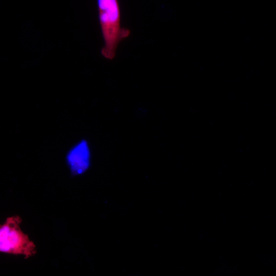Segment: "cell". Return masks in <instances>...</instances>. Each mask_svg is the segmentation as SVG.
Returning <instances> with one entry per match:
<instances>
[{"label":"cell","instance_id":"3","mask_svg":"<svg viewBox=\"0 0 276 276\" xmlns=\"http://www.w3.org/2000/svg\"><path fill=\"white\" fill-rule=\"evenodd\" d=\"M89 151L86 142L82 141L68 153L67 161L74 175L84 172L89 165Z\"/></svg>","mask_w":276,"mask_h":276},{"label":"cell","instance_id":"1","mask_svg":"<svg viewBox=\"0 0 276 276\" xmlns=\"http://www.w3.org/2000/svg\"><path fill=\"white\" fill-rule=\"evenodd\" d=\"M98 19L104 45L101 55L112 60L119 44L131 34L130 30L121 25V11L118 0H97Z\"/></svg>","mask_w":276,"mask_h":276},{"label":"cell","instance_id":"2","mask_svg":"<svg viewBox=\"0 0 276 276\" xmlns=\"http://www.w3.org/2000/svg\"><path fill=\"white\" fill-rule=\"evenodd\" d=\"M22 220L19 216L7 218L0 226V251L23 255L26 259L36 253V246L20 227Z\"/></svg>","mask_w":276,"mask_h":276}]
</instances>
